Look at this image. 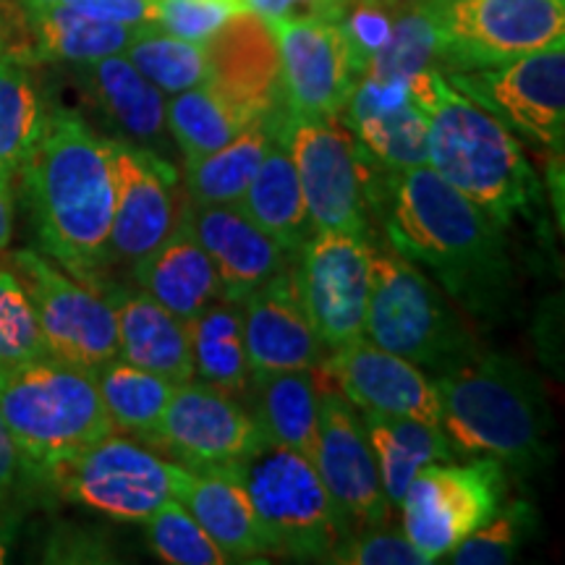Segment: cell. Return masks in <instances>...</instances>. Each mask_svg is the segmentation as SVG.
<instances>
[{"label": "cell", "mask_w": 565, "mask_h": 565, "mask_svg": "<svg viewBox=\"0 0 565 565\" xmlns=\"http://www.w3.org/2000/svg\"><path fill=\"white\" fill-rule=\"evenodd\" d=\"M233 3H238V6H242V0H233Z\"/></svg>", "instance_id": "53"}, {"label": "cell", "mask_w": 565, "mask_h": 565, "mask_svg": "<svg viewBox=\"0 0 565 565\" xmlns=\"http://www.w3.org/2000/svg\"><path fill=\"white\" fill-rule=\"evenodd\" d=\"M387 233L401 257L435 273L477 312L492 315L511 294L503 228L429 166L398 173Z\"/></svg>", "instance_id": "2"}, {"label": "cell", "mask_w": 565, "mask_h": 565, "mask_svg": "<svg viewBox=\"0 0 565 565\" xmlns=\"http://www.w3.org/2000/svg\"><path fill=\"white\" fill-rule=\"evenodd\" d=\"M0 3H3V0H0Z\"/></svg>", "instance_id": "54"}, {"label": "cell", "mask_w": 565, "mask_h": 565, "mask_svg": "<svg viewBox=\"0 0 565 565\" xmlns=\"http://www.w3.org/2000/svg\"><path fill=\"white\" fill-rule=\"evenodd\" d=\"M17 477H19V456H17V448H13L9 427H6L3 412H0V505H3V500L9 498L13 484H17Z\"/></svg>", "instance_id": "47"}, {"label": "cell", "mask_w": 565, "mask_h": 565, "mask_svg": "<svg viewBox=\"0 0 565 565\" xmlns=\"http://www.w3.org/2000/svg\"><path fill=\"white\" fill-rule=\"evenodd\" d=\"M408 92L427 113V166L437 175L500 228L536 207L540 183L532 162L498 116L461 95L437 68L416 74Z\"/></svg>", "instance_id": "3"}, {"label": "cell", "mask_w": 565, "mask_h": 565, "mask_svg": "<svg viewBox=\"0 0 565 565\" xmlns=\"http://www.w3.org/2000/svg\"><path fill=\"white\" fill-rule=\"evenodd\" d=\"M61 6L118 24L154 26V0H63Z\"/></svg>", "instance_id": "46"}, {"label": "cell", "mask_w": 565, "mask_h": 565, "mask_svg": "<svg viewBox=\"0 0 565 565\" xmlns=\"http://www.w3.org/2000/svg\"><path fill=\"white\" fill-rule=\"evenodd\" d=\"M244 341L254 377L270 372L320 370L322 343L299 299L294 273L282 270L267 286L246 296Z\"/></svg>", "instance_id": "21"}, {"label": "cell", "mask_w": 565, "mask_h": 565, "mask_svg": "<svg viewBox=\"0 0 565 565\" xmlns=\"http://www.w3.org/2000/svg\"><path fill=\"white\" fill-rule=\"evenodd\" d=\"M505 494V471L498 458L466 466H427L401 498L404 534L424 563L450 555L471 532L487 524Z\"/></svg>", "instance_id": "10"}, {"label": "cell", "mask_w": 565, "mask_h": 565, "mask_svg": "<svg viewBox=\"0 0 565 565\" xmlns=\"http://www.w3.org/2000/svg\"><path fill=\"white\" fill-rule=\"evenodd\" d=\"M134 278L141 291L181 320H192L212 301L223 299L221 278L196 238L189 212L158 249L134 265Z\"/></svg>", "instance_id": "25"}, {"label": "cell", "mask_w": 565, "mask_h": 565, "mask_svg": "<svg viewBox=\"0 0 565 565\" xmlns=\"http://www.w3.org/2000/svg\"><path fill=\"white\" fill-rule=\"evenodd\" d=\"M13 233V189L11 181L0 179V249L11 244Z\"/></svg>", "instance_id": "48"}, {"label": "cell", "mask_w": 565, "mask_h": 565, "mask_svg": "<svg viewBox=\"0 0 565 565\" xmlns=\"http://www.w3.org/2000/svg\"><path fill=\"white\" fill-rule=\"evenodd\" d=\"M95 380L113 427H121L150 443L173 393V383L124 359H110L108 364L97 366Z\"/></svg>", "instance_id": "35"}, {"label": "cell", "mask_w": 565, "mask_h": 565, "mask_svg": "<svg viewBox=\"0 0 565 565\" xmlns=\"http://www.w3.org/2000/svg\"><path fill=\"white\" fill-rule=\"evenodd\" d=\"M364 335L380 349L433 370H450L475 353L466 330L419 267L401 254L374 249Z\"/></svg>", "instance_id": "7"}, {"label": "cell", "mask_w": 565, "mask_h": 565, "mask_svg": "<svg viewBox=\"0 0 565 565\" xmlns=\"http://www.w3.org/2000/svg\"><path fill=\"white\" fill-rule=\"evenodd\" d=\"M238 207L286 249H301L315 233L294 160L278 139L259 162Z\"/></svg>", "instance_id": "29"}, {"label": "cell", "mask_w": 565, "mask_h": 565, "mask_svg": "<svg viewBox=\"0 0 565 565\" xmlns=\"http://www.w3.org/2000/svg\"><path fill=\"white\" fill-rule=\"evenodd\" d=\"M3 51H9V47H6V34H3V26H0V53Z\"/></svg>", "instance_id": "51"}, {"label": "cell", "mask_w": 565, "mask_h": 565, "mask_svg": "<svg viewBox=\"0 0 565 565\" xmlns=\"http://www.w3.org/2000/svg\"><path fill=\"white\" fill-rule=\"evenodd\" d=\"M154 555L171 565H223L228 557L179 500H166L145 519Z\"/></svg>", "instance_id": "39"}, {"label": "cell", "mask_w": 565, "mask_h": 565, "mask_svg": "<svg viewBox=\"0 0 565 565\" xmlns=\"http://www.w3.org/2000/svg\"><path fill=\"white\" fill-rule=\"evenodd\" d=\"M263 440L257 422L231 393L189 380L173 385L150 445H160L192 469H225L249 456Z\"/></svg>", "instance_id": "16"}, {"label": "cell", "mask_w": 565, "mask_h": 565, "mask_svg": "<svg viewBox=\"0 0 565 565\" xmlns=\"http://www.w3.org/2000/svg\"><path fill=\"white\" fill-rule=\"evenodd\" d=\"M372 246L364 231H315L294 273L315 335L328 349L364 338Z\"/></svg>", "instance_id": "14"}, {"label": "cell", "mask_w": 565, "mask_h": 565, "mask_svg": "<svg viewBox=\"0 0 565 565\" xmlns=\"http://www.w3.org/2000/svg\"><path fill=\"white\" fill-rule=\"evenodd\" d=\"M42 484L118 521H145L171 500L168 463L145 445L113 433L55 463Z\"/></svg>", "instance_id": "12"}, {"label": "cell", "mask_w": 565, "mask_h": 565, "mask_svg": "<svg viewBox=\"0 0 565 565\" xmlns=\"http://www.w3.org/2000/svg\"><path fill=\"white\" fill-rule=\"evenodd\" d=\"M17 3L24 17H32V13H40L45 9H53V6H61L63 0H17Z\"/></svg>", "instance_id": "50"}, {"label": "cell", "mask_w": 565, "mask_h": 565, "mask_svg": "<svg viewBox=\"0 0 565 565\" xmlns=\"http://www.w3.org/2000/svg\"><path fill=\"white\" fill-rule=\"evenodd\" d=\"M0 412L17 448L19 471L34 482L116 429L95 372L53 356L0 372Z\"/></svg>", "instance_id": "5"}, {"label": "cell", "mask_w": 565, "mask_h": 565, "mask_svg": "<svg viewBox=\"0 0 565 565\" xmlns=\"http://www.w3.org/2000/svg\"><path fill=\"white\" fill-rule=\"evenodd\" d=\"M328 563H345V565H424L419 555L406 534L395 532H374L343 540L333 550Z\"/></svg>", "instance_id": "44"}, {"label": "cell", "mask_w": 565, "mask_h": 565, "mask_svg": "<svg viewBox=\"0 0 565 565\" xmlns=\"http://www.w3.org/2000/svg\"><path fill=\"white\" fill-rule=\"evenodd\" d=\"M45 116L26 63L11 51L0 53V179H19L45 129Z\"/></svg>", "instance_id": "34"}, {"label": "cell", "mask_w": 565, "mask_h": 565, "mask_svg": "<svg viewBox=\"0 0 565 565\" xmlns=\"http://www.w3.org/2000/svg\"><path fill=\"white\" fill-rule=\"evenodd\" d=\"M13 270L30 294L47 356L92 372L118 359V322L110 299L32 249L13 254Z\"/></svg>", "instance_id": "11"}, {"label": "cell", "mask_w": 565, "mask_h": 565, "mask_svg": "<svg viewBox=\"0 0 565 565\" xmlns=\"http://www.w3.org/2000/svg\"><path fill=\"white\" fill-rule=\"evenodd\" d=\"M343 113L341 118L362 152H370L398 173L427 166L429 121L427 113L414 103L408 84L362 76L353 84Z\"/></svg>", "instance_id": "22"}, {"label": "cell", "mask_w": 565, "mask_h": 565, "mask_svg": "<svg viewBox=\"0 0 565 565\" xmlns=\"http://www.w3.org/2000/svg\"><path fill=\"white\" fill-rule=\"evenodd\" d=\"M440 427L458 454L532 466L550 429L540 380L500 353L469 356L437 377Z\"/></svg>", "instance_id": "4"}, {"label": "cell", "mask_w": 565, "mask_h": 565, "mask_svg": "<svg viewBox=\"0 0 565 565\" xmlns=\"http://www.w3.org/2000/svg\"><path fill=\"white\" fill-rule=\"evenodd\" d=\"M280 63L282 103L299 116H341L356 74L338 19L267 21Z\"/></svg>", "instance_id": "15"}, {"label": "cell", "mask_w": 565, "mask_h": 565, "mask_svg": "<svg viewBox=\"0 0 565 565\" xmlns=\"http://www.w3.org/2000/svg\"><path fill=\"white\" fill-rule=\"evenodd\" d=\"M116 207L110 225V254L131 267L171 236L183 221L175 171L150 150L116 141Z\"/></svg>", "instance_id": "17"}, {"label": "cell", "mask_w": 565, "mask_h": 565, "mask_svg": "<svg viewBox=\"0 0 565 565\" xmlns=\"http://www.w3.org/2000/svg\"><path fill=\"white\" fill-rule=\"evenodd\" d=\"M445 79L505 126L553 150H563L565 40L550 42L500 66L448 71Z\"/></svg>", "instance_id": "13"}, {"label": "cell", "mask_w": 565, "mask_h": 565, "mask_svg": "<svg viewBox=\"0 0 565 565\" xmlns=\"http://www.w3.org/2000/svg\"><path fill=\"white\" fill-rule=\"evenodd\" d=\"M189 221L215 265L223 299L244 301L286 270V246L259 228L238 204L194 207Z\"/></svg>", "instance_id": "24"}, {"label": "cell", "mask_w": 565, "mask_h": 565, "mask_svg": "<svg viewBox=\"0 0 565 565\" xmlns=\"http://www.w3.org/2000/svg\"><path fill=\"white\" fill-rule=\"evenodd\" d=\"M47 356L30 294L17 273L0 270V372Z\"/></svg>", "instance_id": "40"}, {"label": "cell", "mask_w": 565, "mask_h": 565, "mask_svg": "<svg viewBox=\"0 0 565 565\" xmlns=\"http://www.w3.org/2000/svg\"><path fill=\"white\" fill-rule=\"evenodd\" d=\"M223 471L249 494L275 553L296 561H330L345 540L349 521L307 456L263 440Z\"/></svg>", "instance_id": "6"}, {"label": "cell", "mask_w": 565, "mask_h": 565, "mask_svg": "<svg viewBox=\"0 0 565 565\" xmlns=\"http://www.w3.org/2000/svg\"><path fill=\"white\" fill-rule=\"evenodd\" d=\"M116 139L97 137L74 110L55 108L21 168L40 246L76 280L97 282L113 263Z\"/></svg>", "instance_id": "1"}, {"label": "cell", "mask_w": 565, "mask_h": 565, "mask_svg": "<svg viewBox=\"0 0 565 565\" xmlns=\"http://www.w3.org/2000/svg\"><path fill=\"white\" fill-rule=\"evenodd\" d=\"M124 55L162 95H179L183 89L200 87L207 82V42H189L173 38L158 26H145Z\"/></svg>", "instance_id": "38"}, {"label": "cell", "mask_w": 565, "mask_h": 565, "mask_svg": "<svg viewBox=\"0 0 565 565\" xmlns=\"http://www.w3.org/2000/svg\"><path fill=\"white\" fill-rule=\"evenodd\" d=\"M194 374L217 391L238 395L249 383L242 301L217 299L186 320Z\"/></svg>", "instance_id": "31"}, {"label": "cell", "mask_w": 565, "mask_h": 565, "mask_svg": "<svg viewBox=\"0 0 565 565\" xmlns=\"http://www.w3.org/2000/svg\"><path fill=\"white\" fill-rule=\"evenodd\" d=\"M84 92L113 124L134 139L152 141L166 129V95L134 68L124 53L74 63Z\"/></svg>", "instance_id": "27"}, {"label": "cell", "mask_w": 565, "mask_h": 565, "mask_svg": "<svg viewBox=\"0 0 565 565\" xmlns=\"http://www.w3.org/2000/svg\"><path fill=\"white\" fill-rule=\"evenodd\" d=\"M168 482L171 498L194 515L196 524L223 550L228 563L275 553L273 540L254 513L249 494L228 471L168 463Z\"/></svg>", "instance_id": "23"}, {"label": "cell", "mask_w": 565, "mask_h": 565, "mask_svg": "<svg viewBox=\"0 0 565 565\" xmlns=\"http://www.w3.org/2000/svg\"><path fill=\"white\" fill-rule=\"evenodd\" d=\"M244 11L233 0H154V26L173 38L207 42Z\"/></svg>", "instance_id": "42"}, {"label": "cell", "mask_w": 565, "mask_h": 565, "mask_svg": "<svg viewBox=\"0 0 565 565\" xmlns=\"http://www.w3.org/2000/svg\"><path fill=\"white\" fill-rule=\"evenodd\" d=\"M278 116L259 118L221 150L204 154L200 160H186V186L196 207L242 202L259 162L278 139L275 134Z\"/></svg>", "instance_id": "32"}, {"label": "cell", "mask_w": 565, "mask_h": 565, "mask_svg": "<svg viewBox=\"0 0 565 565\" xmlns=\"http://www.w3.org/2000/svg\"><path fill=\"white\" fill-rule=\"evenodd\" d=\"M534 532V511L526 503H511L471 532L450 553L456 565H503L511 563Z\"/></svg>", "instance_id": "41"}, {"label": "cell", "mask_w": 565, "mask_h": 565, "mask_svg": "<svg viewBox=\"0 0 565 565\" xmlns=\"http://www.w3.org/2000/svg\"><path fill=\"white\" fill-rule=\"evenodd\" d=\"M338 393L364 412L412 416L440 427V395L419 366L398 353L359 338L333 349L324 364Z\"/></svg>", "instance_id": "19"}, {"label": "cell", "mask_w": 565, "mask_h": 565, "mask_svg": "<svg viewBox=\"0 0 565 565\" xmlns=\"http://www.w3.org/2000/svg\"><path fill=\"white\" fill-rule=\"evenodd\" d=\"M118 322V359L181 385L194 377L186 320L160 307L145 291H118L110 299Z\"/></svg>", "instance_id": "26"}, {"label": "cell", "mask_w": 565, "mask_h": 565, "mask_svg": "<svg viewBox=\"0 0 565 565\" xmlns=\"http://www.w3.org/2000/svg\"><path fill=\"white\" fill-rule=\"evenodd\" d=\"M393 11L395 6L377 3V0H349L341 17H338V26H341L345 45H349V58L356 82L362 79L366 63L383 51L387 38H391Z\"/></svg>", "instance_id": "43"}, {"label": "cell", "mask_w": 565, "mask_h": 565, "mask_svg": "<svg viewBox=\"0 0 565 565\" xmlns=\"http://www.w3.org/2000/svg\"><path fill=\"white\" fill-rule=\"evenodd\" d=\"M207 87L246 118L278 116L286 108L280 63L267 21L238 11L215 38L207 40Z\"/></svg>", "instance_id": "20"}, {"label": "cell", "mask_w": 565, "mask_h": 565, "mask_svg": "<svg viewBox=\"0 0 565 565\" xmlns=\"http://www.w3.org/2000/svg\"><path fill=\"white\" fill-rule=\"evenodd\" d=\"M364 427L391 505L401 503L408 484L422 469L454 458V445L448 443L443 427H435V424L412 419V416L364 412Z\"/></svg>", "instance_id": "28"}, {"label": "cell", "mask_w": 565, "mask_h": 565, "mask_svg": "<svg viewBox=\"0 0 565 565\" xmlns=\"http://www.w3.org/2000/svg\"><path fill=\"white\" fill-rule=\"evenodd\" d=\"M13 536H17V524L11 519H6V515H0V563L9 561Z\"/></svg>", "instance_id": "49"}, {"label": "cell", "mask_w": 565, "mask_h": 565, "mask_svg": "<svg viewBox=\"0 0 565 565\" xmlns=\"http://www.w3.org/2000/svg\"><path fill=\"white\" fill-rule=\"evenodd\" d=\"M257 380V427L267 443L291 448L315 461L317 450V387L315 370L259 374Z\"/></svg>", "instance_id": "30"}, {"label": "cell", "mask_w": 565, "mask_h": 565, "mask_svg": "<svg viewBox=\"0 0 565 565\" xmlns=\"http://www.w3.org/2000/svg\"><path fill=\"white\" fill-rule=\"evenodd\" d=\"M377 3H385V6H401V3H406V0H377Z\"/></svg>", "instance_id": "52"}, {"label": "cell", "mask_w": 565, "mask_h": 565, "mask_svg": "<svg viewBox=\"0 0 565 565\" xmlns=\"http://www.w3.org/2000/svg\"><path fill=\"white\" fill-rule=\"evenodd\" d=\"M312 463L345 521H356L359 526H380L387 519L391 500L380 482L362 422L345 406L343 395L330 387H320Z\"/></svg>", "instance_id": "18"}, {"label": "cell", "mask_w": 565, "mask_h": 565, "mask_svg": "<svg viewBox=\"0 0 565 565\" xmlns=\"http://www.w3.org/2000/svg\"><path fill=\"white\" fill-rule=\"evenodd\" d=\"M349 0H242V9L263 21L324 17L338 19Z\"/></svg>", "instance_id": "45"}, {"label": "cell", "mask_w": 565, "mask_h": 565, "mask_svg": "<svg viewBox=\"0 0 565 565\" xmlns=\"http://www.w3.org/2000/svg\"><path fill=\"white\" fill-rule=\"evenodd\" d=\"M166 124L186 160H200L221 150L254 121L225 103L207 84H200L166 100Z\"/></svg>", "instance_id": "36"}, {"label": "cell", "mask_w": 565, "mask_h": 565, "mask_svg": "<svg viewBox=\"0 0 565 565\" xmlns=\"http://www.w3.org/2000/svg\"><path fill=\"white\" fill-rule=\"evenodd\" d=\"M24 21L30 24L34 55L40 61L61 63H89L118 55L145 30V26L87 17L68 6H53V9L24 17Z\"/></svg>", "instance_id": "33"}, {"label": "cell", "mask_w": 565, "mask_h": 565, "mask_svg": "<svg viewBox=\"0 0 565 565\" xmlns=\"http://www.w3.org/2000/svg\"><path fill=\"white\" fill-rule=\"evenodd\" d=\"M437 63H440V42L433 19L422 0H406L395 6L391 38L383 51L366 63L362 76L408 84L422 71H433Z\"/></svg>", "instance_id": "37"}, {"label": "cell", "mask_w": 565, "mask_h": 565, "mask_svg": "<svg viewBox=\"0 0 565 565\" xmlns=\"http://www.w3.org/2000/svg\"><path fill=\"white\" fill-rule=\"evenodd\" d=\"M448 71L500 66L565 40V0H422Z\"/></svg>", "instance_id": "8"}, {"label": "cell", "mask_w": 565, "mask_h": 565, "mask_svg": "<svg viewBox=\"0 0 565 565\" xmlns=\"http://www.w3.org/2000/svg\"><path fill=\"white\" fill-rule=\"evenodd\" d=\"M275 134L291 154L315 231L366 233V166L349 124L282 108Z\"/></svg>", "instance_id": "9"}]
</instances>
